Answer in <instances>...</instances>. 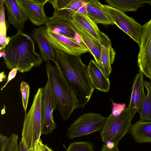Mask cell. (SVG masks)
I'll list each match as a JSON object with an SVG mask.
<instances>
[{
    "label": "cell",
    "mask_w": 151,
    "mask_h": 151,
    "mask_svg": "<svg viewBox=\"0 0 151 151\" xmlns=\"http://www.w3.org/2000/svg\"><path fill=\"white\" fill-rule=\"evenodd\" d=\"M55 64L71 88L79 108H83L95 89L88 66L83 63L80 56L70 55L55 48Z\"/></svg>",
    "instance_id": "1"
},
{
    "label": "cell",
    "mask_w": 151,
    "mask_h": 151,
    "mask_svg": "<svg viewBox=\"0 0 151 151\" xmlns=\"http://www.w3.org/2000/svg\"><path fill=\"white\" fill-rule=\"evenodd\" d=\"M6 56L3 58L7 67L10 70L14 68L24 73L39 67L42 63L40 56L36 51L32 38L23 32L17 31L12 36L4 49Z\"/></svg>",
    "instance_id": "2"
},
{
    "label": "cell",
    "mask_w": 151,
    "mask_h": 151,
    "mask_svg": "<svg viewBox=\"0 0 151 151\" xmlns=\"http://www.w3.org/2000/svg\"><path fill=\"white\" fill-rule=\"evenodd\" d=\"M47 80L53 92L58 110L64 120L69 119L73 110L79 108L74 93L63 75L57 67L46 63Z\"/></svg>",
    "instance_id": "3"
},
{
    "label": "cell",
    "mask_w": 151,
    "mask_h": 151,
    "mask_svg": "<svg viewBox=\"0 0 151 151\" xmlns=\"http://www.w3.org/2000/svg\"><path fill=\"white\" fill-rule=\"evenodd\" d=\"M43 89L44 87L39 88L29 111L25 113L21 139L29 150L34 148L37 140L41 139Z\"/></svg>",
    "instance_id": "4"
},
{
    "label": "cell",
    "mask_w": 151,
    "mask_h": 151,
    "mask_svg": "<svg viewBox=\"0 0 151 151\" xmlns=\"http://www.w3.org/2000/svg\"><path fill=\"white\" fill-rule=\"evenodd\" d=\"M136 113L126 108L119 115L111 113L107 117L101 130L100 135L102 142H110L118 145L119 141L129 132L131 121Z\"/></svg>",
    "instance_id": "5"
},
{
    "label": "cell",
    "mask_w": 151,
    "mask_h": 151,
    "mask_svg": "<svg viewBox=\"0 0 151 151\" xmlns=\"http://www.w3.org/2000/svg\"><path fill=\"white\" fill-rule=\"evenodd\" d=\"M106 118L99 113H84L73 121L68 128L67 137L72 139L99 131L102 129Z\"/></svg>",
    "instance_id": "6"
},
{
    "label": "cell",
    "mask_w": 151,
    "mask_h": 151,
    "mask_svg": "<svg viewBox=\"0 0 151 151\" xmlns=\"http://www.w3.org/2000/svg\"><path fill=\"white\" fill-rule=\"evenodd\" d=\"M104 6L114 24L127 34L139 46L142 26L124 12L108 5H104Z\"/></svg>",
    "instance_id": "7"
},
{
    "label": "cell",
    "mask_w": 151,
    "mask_h": 151,
    "mask_svg": "<svg viewBox=\"0 0 151 151\" xmlns=\"http://www.w3.org/2000/svg\"><path fill=\"white\" fill-rule=\"evenodd\" d=\"M57 108L53 91L47 80L44 87L42 107L41 134L52 133L57 127L53 117V111Z\"/></svg>",
    "instance_id": "8"
},
{
    "label": "cell",
    "mask_w": 151,
    "mask_h": 151,
    "mask_svg": "<svg viewBox=\"0 0 151 151\" xmlns=\"http://www.w3.org/2000/svg\"><path fill=\"white\" fill-rule=\"evenodd\" d=\"M137 64L139 72L151 82V19L142 25Z\"/></svg>",
    "instance_id": "9"
},
{
    "label": "cell",
    "mask_w": 151,
    "mask_h": 151,
    "mask_svg": "<svg viewBox=\"0 0 151 151\" xmlns=\"http://www.w3.org/2000/svg\"><path fill=\"white\" fill-rule=\"evenodd\" d=\"M45 32L49 41L55 48L66 53L77 56L90 52L84 43L78 42L76 38H69L46 29Z\"/></svg>",
    "instance_id": "10"
},
{
    "label": "cell",
    "mask_w": 151,
    "mask_h": 151,
    "mask_svg": "<svg viewBox=\"0 0 151 151\" xmlns=\"http://www.w3.org/2000/svg\"><path fill=\"white\" fill-rule=\"evenodd\" d=\"M22 7L29 19L38 26L47 24L49 17L44 11V6L48 0H19Z\"/></svg>",
    "instance_id": "11"
},
{
    "label": "cell",
    "mask_w": 151,
    "mask_h": 151,
    "mask_svg": "<svg viewBox=\"0 0 151 151\" xmlns=\"http://www.w3.org/2000/svg\"><path fill=\"white\" fill-rule=\"evenodd\" d=\"M69 16L83 29L91 37L96 44L100 47L101 31L97 24L88 15L86 12L74 10L64 11L59 16L66 17Z\"/></svg>",
    "instance_id": "12"
},
{
    "label": "cell",
    "mask_w": 151,
    "mask_h": 151,
    "mask_svg": "<svg viewBox=\"0 0 151 151\" xmlns=\"http://www.w3.org/2000/svg\"><path fill=\"white\" fill-rule=\"evenodd\" d=\"M100 38V56L97 64L106 76L109 78L112 70L111 65L114 60L116 53L112 46L110 39L101 32Z\"/></svg>",
    "instance_id": "13"
},
{
    "label": "cell",
    "mask_w": 151,
    "mask_h": 151,
    "mask_svg": "<svg viewBox=\"0 0 151 151\" xmlns=\"http://www.w3.org/2000/svg\"><path fill=\"white\" fill-rule=\"evenodd\" d=\"M9 24L12 25L17 31L23 32L24 23L29 19L23 9L19 0H4Z\"/></svg>",
    "instance_id": "14"
},
{
    "label": "cell",
    "mask_w": 151,
    "mask_h": 151,
    "mask_svg": "<svg viewBox=\"0 0 151 151\" xmlns=\"http://www.w3.org/2000/svg\"><path fill=\"white\" fill-rule=\"evenodd\" d=\"M46 26H40L34 28L32 38L37 44L43 60L55 62V48L49 41L45 32Z\"/></svg>",
    "instance_id": "15"
},
{
    "label": "cell",
    "mask_w": 151,
    "mask_h": 151,
    "mask_svg": "<svg viewBox=\"0 0 151 151\" xmlns=\"http://www.w3.org/2000/svg\"><path fill=\"white\" fill-rule=\"evenodd\" d=\"M143 75L142 73L139 72L134 80L130 102L128 107L130 110L139 114L146 96L144 89Z\"/></svg>",
    "instance_id": "16"
},
{
    "label": "cell",
    "mask_w": 151,
    "mask_h": 151,
    "mask_svg": "<svg viewBox=\"0 0 151 151\" xmlns=\"http://www.w3.org/2000/svg\"><path fill=\"white\" fill-rule=\"evenodd\" d=\"M86 13L96 23L114 25L105 9L104 5L98 0L88 1L85 5Z\"/></svg>",
    "instance_id": "17"
},
{
    "label": "cell",
    "mask_w": 151,
    "mask_h": 151,
    "mask_svg": "<svg viewBox=\"0 0 151 151\" xmlns=\"http://www.w3.org/2000/svg\"><path fill=\"white\" fill-rule=\"evenodd\" d=\"M88 68L90 80L95 89L102 92H108L110 88L109 78L104 75L96 61L91 60Z\"/></svg>",
    "instance_id": "18"
},
{
    "label": "cell",
    "mask_w": 151,
    "mask_h": 151,
    "mask_svg": "<svg viewBox=\"0 0 151 151\" xmlns=\"http://www.w3.org/2000/svg\"><path fill=\"white\" fill-rule=\"evenodd\" d=\"M49 22L45 26L46 29L71 38H75L76 33L73 26L67 18L49 17Z\"/></svg>",
    "instance_id": "19"
},
{
    "label": "cell",
    "mask_w": 151,
    "mask_h": 151,
    "mask_svg": "<svg viewBox=\"0 0 151 151\" xmlns=\"http://www.w3.org/2000/svg\"><path fill=\"white\" fill-rule=\"evenodd\" d=\"M66 17L72 24L81 41L88 48L95 61L98 64L100 56V47L96 44L91 36L72 17L69 16Z\"/></svg>",
    "instance_id": "20"
},
{
    "label": "cell",
    "mask_w": 151,
    "mask_h": 151,
    "mask_svg": "<svg viewBox=\"0 0 151 151\" xmlns=\"http://www.w3.org/2000/svg\"><path fill=\"white\" fill-rule=\"evenodd\" d=\"M129 132L137 143H151V122L139 120L131 125Z\"/></svg>",
    "instance_id": "21"
},
{
    "label": "cell",
    "mask_w": 151,
    "mask_h": 151,
    "mask_svg": "<svg viewBox=\"0 0 151 151\" xmlns=\"http://www.w3.org/2000/svg\"><path fill=\"white\" fill-rule=\"evenodd\" d=\"M109 6L124 12L129 11L136 12L145 3H150L151 1L135 0H106Z\"/></svg>",
    "instance_id": "22"
},
{
    "label": "cell",
    "mask_w": 151,
    "mask_h": 151,
    "mask_svg": "<svg viewBox=\"0 0 151 151\" xmlns=\"http://www.w3.org/2000/svg\"><path fill=\"white\" fill-rule=\"evenodd\" d=\"M88 0H48L53 6L55 12L74 10L79 11L85 6Z\"/></svg>",
    "instance_id": "23"
},
{
    "label": "cell",
    "mask_w": 151,
    "mask_h": 151,
    "mask_svg": "<svg viewBox=\"0 0 151 151\" xmlns=\"http://www.w3.org/2000/svg\"><path fill=\"white\" fill-rule=\"evenodd\" d=\"M144 87L147 90V94L143 101L139 120L143 122H151V82L143 81Z\"/></svg>",
    "instance_id": "24"
},
{
    "label": "cell",
    "mask_w": 151,
    "mask_h": 151,
    "mask_svg": "<svg viewBox=\"0 0 151 151\" xmlns=\"http://www.w3.org/2000/svg\"><path fill=\"white\" fill-rule=\"evenodd\" d=\"M0 2V51L4 49L10 40V37L6 36V24L4 8V0Z\"/></svg>",
    "instance_id": "25"
},
{
    "label": "cell",
    "mask_w": 151,
    "mask_h": 151,
    "mask_svg": "<svg viewBox=\"0 0 151 151\" xmlns=\"http://www.w3.org/2000/svg\"><path fill=\"white\" fill-rule=\"evenodd\" d=\"M65 151H94V150L93 145L89 142H74L70 144Z\"/></svg>",
    "instance_id": "26"
},
{
    "label": "cell",
    "mask_w": 151,
    "mask_h": 151,
    "mask_svg": "<svg viewBox=\"0 0 151 151\" xmlns=\"http://www.w3.org/2000/svg\"><path fill=\"white\" fill-rule=\"evenodd\" d=\"M30 87L29 84L23 81L20 84V91L22 94V104L25 113H26L29 94Z\"/></svg>",
    "instance_id": "27"
},
{
    "label": "cell",
    "mask_w": 151,
    "mask_h": 151,
    "mask_svg": "<svg viewBox=\"0 0 151 151\" xmlns=\"http://www.w3.org/2000/svg\"><path fill=\"white\" fill-rule=\"evenodd\" d=\"M114 105V108L112 113L115 115L119 114L123 111L126 108V105L125 104H116Z\"/></svg>",
    "instance_id": "28"
},
{
    "label": "cell",
    "mask_w": 151,
    "mask_h": 151,
    "mask_svg": "<svg viewBox=\"0 0 151 151\" xmlns=\"http://www.w3.org/2000/svg\"><path fill=\"white\" fill-rule=\"evenodd\" d=\"M18 70L19 69L17 68H13L11 70L9 73L7 81L5 85L1 88V90H3L8 83L15 77Z\"/></svg>",
    "instance_id": "29"
},
{
    "label": "cell",
    "mask_w": 151,
    "mask_h": 151,
    "mask_svg": "<svg viewBox=\"0 0 151 151\" xmlns=\"http://www.w3.org/2000/svg\"><path fill=\"white\" fill-rule=\"evenodd\" d=\"M117 146L118 145H114L110 147L107 144L104 143L101 148V151H119Z\"/></svg>",
    "instance_id": "30"
},
{
    "label": "cell",
    "mask_w": 151,
    "mask_h": 151,
    "mask_svg": "<svg viewBox=\"0 0 151 151\" xmlns=\"http://www.w3.org/2000/svg\"><path fill=\"white\" fill-rule=\"evenodd\" d=\"M17 151H29L26 147L24 141L22 139L19 144Z\"/></svg>",
    "instance_id": "31"
},
{
    "label": "cell",
    "mask_w": 151,
    "mask_h": 151,
    "mask_svg": "<svg viewBox=\"0 0 151 151\" xmlns=\"http://www.w3.org/2000/svg\"><path fill=\"white\" fill-rule=\"evenodd\" d=\"M38 151H45L44 147V145L42 142L41 139L38 140L37 141Z\"/></svg>",
    "instance_id": "32"
},
{
    "label": "cell",
    "mask_w": 151,
    "mask_h": 151,
    "mask_svg": "<svg viewBox=\"0 0 151 151\" xmlns=\"http://www.w3.org/2000/svg\"><path fill=\"white\" fill-rule=\"evenodd\" d=\"M6 76L4 71L0 73V82H2L6 79Z\"/></svg>",
    "instance_id": "33"
},
{
    "label": "cell",
    "mask_w": 151,
    "mask_h": 151,
    "mask_svg": "<svg viewBox=\"0 0 151 151\" xmlns=\"http://www.w3.org/2000/svg\"><path fill=\"white\" fill-rule=\"evenodd\" d=\"M45 151H53L50 147H48L46 144L44 145Z\"/></svg>",
    "instance_id": "34"
},
{
    "label": "cell",
    "mask_w": 151,
    "mask_h": 151,
    "mask_svg": "<svg viewBox=\"0 0 151 151\" xmlns=\"http://www.w3.org/2000/svg\"><path fill=\"white\" fill-rule=\"evenodd\" d=\"M5 105H4L3 108L1 110V113L2 115L4 114L5 113Z\"/></svg>",
    "instance_id": "35"
},
{
    "label": "cell",
    "mask_w": 151,
    "mask_h": 151,
    "mask_svg": "<svg viewBox=\"0 0 151 151\" xmlns=\"http://www.w3.org/2000/svg\"><path fill=\"white\" fill-rule=\"evenodd\" d=\"M150 4L151 6V3L149 4Z\"/></svg>",
    "instance_id": "36"
}]
</instances>
